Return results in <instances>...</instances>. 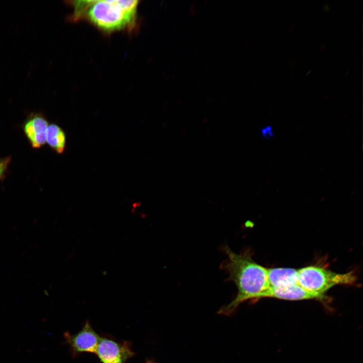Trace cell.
Wrapping results in <instances>:
<instances>
[{"label":"cell","instance_id":"obj_1","mask_svg":"<svg viewBox=\"0 0 363 363\" xmlns=\"http://www.w3.org/2000/svg\"><path fill=\"white\" fill-rule=\"evenodd\" d=\"M223 250L227 259L221 267L237 288L234 299L219 311V314L228 315L246 300L263 298L270 285L267 268L254 261L249 250L239 254L233 252L228 247H225Z\"/></svg>","mask_w":363,"mask_h":363},{"label":"cell","instance_id":"obj_2","mask_svg":"<svg viewBox=\"0 0 363 363\" xmlns=\"http://www.w3.org/2000/svg\"><path fill=\"white\" fill-rule=\"evenodd\" d=\"M138 1H90L82 15L98 28L107 32L134 28Z\"/></svg>","mask_w":363,"mask_h":363},{"label":"cell","instance_id":"obj_3","mask_svg":"<svg viewBox=\"0 0 363 363\" xmlns=\"http://www.w3.org/2000/svg\"><path fill=\"white\" fill-rule=\"evenodd\" d=\"M298 283L306 290L320 294H324L329 289L337 285H351L356 277L352 272L337 273L324 268L309 266L297 270Z\"/></svg>","mask_w":363,"mask_h":363},{"label":"cell","instance_id":"obj_4","mask_svg":"<svg viewBox=\"0 0 363 363\" xmlns=\"http://www.w3.org/2000/svg\"><path fill=\"white\" fill-rule=\"evenodd\" d=\"M95 354L102 363H125L135 354L130 343L100 338Z\"/></svg>","mask_w":363,"mask_h":363},{"label":"cell","instance_id":"obj_5","mask_svg":"<svg viewBox=\"0 0 363 363\" xmlns=\"http://www.w3.org/2000/svg\"><path fill=\"white\" fill-rule=\"evenodd\" d=\"M65 342L71 347L74 354L82 352L95 354L100 337L94 331L90 323L87 321L83 328L78 333L64 334Z\"/></svg>","mask_w":363,"mask_h":363},{"label":"cell","instance_id":"obj_6","mask_svg":"<svg viewBox=\"0 0 363 363\" xmlns=\"http://www.w3.org/2000/svg\"><path fill=\"white\" fill-rule=\"evenodd\" d=\"M264 297H271L289 300L305 299L323 300L327 298L324 294L313 293L306 290L298 283L284 287H270L263 295V298Z\"/></svg>","mask_w":363,"mask_h":363},{"label":"cell","instance_id":"obj_7","mask_svg":"<svg viewBox=\"0 0 363 363\" xmlns=\"http://www.w3.org/2000/svg\"><path fill=\"white\" fill-rule=\"evenodd\" d=\"M48 126L46 119L40 114L32 115L25 122L24 133L33 148H39L46 143Z\"/></svg>","mask_w":363,"mask_h":363},{"label":"cell","instance_id":"obj_8","mask_svg":"<svg viewBox=\"0 0 363 363\" xmlns=\"http://www.w3.org/2000/svg\"><path fill=\"white\" fill-rule=\"evenodd\" d=\"M270 287H279L298 283L297 270L291 268L267 269Z\"/></svg>","mask_w":363,"mask_h":363},{"label":"cell","instance_id":"obj_9","mask_svg":"<svg viewBox=\"0 0 363 363\" xmlns=\"http://www.w3.org/2000/svg\"><path fill=\"white\" fill-rule=\"evenodd\" d=\"M46 142L57 153H63L66 145L65 133L56 125H48L46 133Z\"/></svg>","mask_w":363,"mask_h":363},{"label":"cell","instance_id":"obj_10","mask_svg":"<svg viewBox=\"0 0 363 363\" xmlns=\"http://www.w3.org/2000/svg\"><path fill=\"white\" fill-rule=\"evenodd\" d=\"M10 161V157L0 158V179L4 176Z\"/></svg>","mask_w":363,"mask_h":363},{"label":"cell","instance_id":"obj_11","mask_svg":"<svg viewBox=\"0 0 363 363\" xmlns=\"http://www.w3.org/2000/svg\"><path fill=\"white\" fill-rule=\"evenodd\" d=\"M261 134L263 137L270 140L274 137L272 127L271 126H266L261 130Z\"/></svg>","mask_w":363,"mask_h":363},{"label":"cell","instance_id":"obj_12","mask_svg":"<svg viewBox=\"0 0 363 363\" xmlns=\"http://www.w3.org/2000/svg\"><path fill=\"white\" fill-rule=\"evenodd\" d=\"M329 10H330V8L328 5L326 4L324 6V10H323L324 12H328Z\"/></svg>","mask_w":363,"mask_h":363},{"label":"cell","instance_id":"obj_13","mask_svg":"<svg viewBox=\"0 0 363 363\" xmlns=\"http://www.w3.org/2000/svg\"><path fill=\"white\" fill-rule=\"evenodd\" d=\"M326 46V45L325 44H322L321 46V47H320V50L321 51H322L324 49V48H325Z\"/></svg>","mask_w":363,"mask_h":363},{"label":"cell","instance_id":"obj_14","mask_svg":"<svg viewBox=\"0 0 363 363\" xmlns=\"http://www.w3.org/2000/svg\"><path fill=\"white\" fill-rule=\"evenodd\" d=\"M293 28H294V26H292L290 28H289V29H288V33L291 32L292 31V30L293 29Z\"/></svg>","mask_w":363,"mask_h":363},{"label":"cell","instance_id":"obj_15","mask_svg":"<svg viewBox=\"0 0 363 363\" xmlns=\"http://www.w3.org/2000/svg\"><path fill=\"white\" fill-rule=\"evenodd\" d=\"M329 95H330L329 94H327V95H326V96H325V97L324 98V99H326V98H328V97L329 96Z\"/></svg>","mask_w":363,"mask_h":363},{"label":"cell","instance_id":"obj_16","mask_svg":"<svg viewBox=\"0 0 363 363\" xmlns=\"http://www.w3.org/2000/svg\"><path fill=\"white\" fill-rule=\"evenodd\" d=\"M295 73H293V74L292 75V76L291 77V79H292L294 77V76H295Z\"/></svg>","mask_w":363,"mask_h":363}]
</instances>
